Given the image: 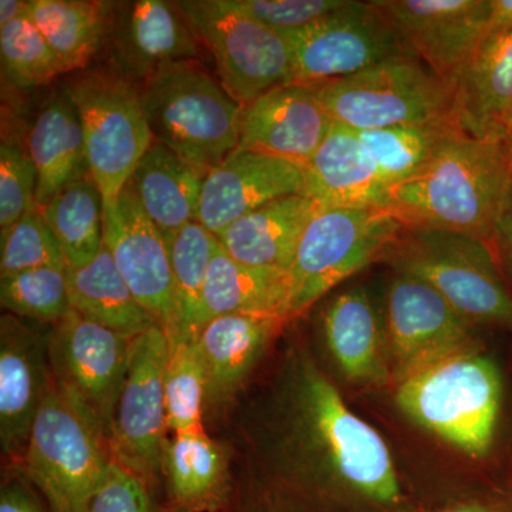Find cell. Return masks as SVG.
I'll return each instance as SVG.
<instances>
[{
    "label": "cell",
    "mask_w": 512,
    "mask_h": 512,
    "mask_svg": "<svg viewBox=\"0 0 512 512\" xmlns=\"http://www.w3.org/2000/svg\"><path fill=\"white\" fill-rule=\"evenodd\" d=\"M256 446L285 476L339 483L377 504L402 498L386 441L349 409L335 384L308 356L289 359Z\"/></svg>",
    "instance_id": "1"
},
{
    "label": "cell",
    "mask_w": 512,
    "mask_h": 512,
    "mask_svg": "<svg viewBox=\"0 0 512 512\" xmlns=\"http://www.w3.org/2000/svg\"><path fill=\"white\" fill-rule=\"evenodd\" d=\"M512 180V151L461 134L421 173L393 185L389 210L404 227L444 229L491 245Z\"/></svg>",
    "instance_id": "2"
},
{
    "label": "cell",
    "mask_w": 512,
    "mask_h": 512,
    "mask_svg": "<svg viewBox=\"0 0 512 512\" xmlns=\"http://www.w3.org/2000/svg\"><path fill=\"white\" fill-rule=\"evenodd\" d=\"M138 93L154 140L205 177L237 150L244 106L198 60L161 67Z\"/></svg>",
    "instance_id": "3"
},
{
    "label": "cell",
    "mask_w": 512,
    "mask_h": 512,
    "mask_svg": "<svg viewBox=\"0 0 512 512\" xmlns=\"http://www.w3.org/2000/svg\"><path fill=\"white\" fill-rule=\"evenodd\" d=\"M503 383L490 357L464 350L397 384L396 403L414 423L480 458L493 444Z\"/></svg>",
    "instance_id": "4"
},
{
    "label": "cell",
    "mask_w": 512,
    "mask_h": 512,
    "mask_svg": "<svg viewBox=\"0 0 512 512\" xmlns=\"http://www.w3.org/2000/svg\"><path fill=\"white\" fill-rule=\"evenodd\" d=\"M23 474L50 512H84L113 464L106 431L53 382L30 430Z\"/></svg>",
    "instance_id": "5"
},
{
    "label": "cell",
    "mask_w": 512,
    "mask_h": 512,
    "mask_svg": "<svg viewBox=\"0 0 512 512\" xmlns=\"http://www.w3.org/2000/svg\"><path fill=\"white\" fill-rule=\"evenodd\" d=\"M384 261L430 285L470 322L512 328V292L493 248L444 229L404 227Z\"/></svg>",
    "instance_id": "6"
},
{
    "label": "cell",
    "mask_w": 512,
    "mask_h": 512,
    "mask_svg": "<svg viewBox=\"0 0 512 512\" xmlns=\"http://www.w3.org/2000/svg\"><path fill=\"white\" fill-rule=\"evenodd\" d=\"M62 90L79 114L90 177L106 214L154 141L140 93L120 73L101 70L74 74Z\"/></svg>",
    "instance_id": "7"
},
{
    "label": "cell",
    "mask_w": 512,
    "mask_h": 512,
    "mask_svg": "<svg viewBox=\"0 0 512 512\" xmlns=\"http://www.w3.org/2000/svg\"><path fill=\"white\" fill-rule=\"evenodd\" d=\"M404 224L382 208H320L309 222L291 269V318L340 282L384 261Z\"/></svg>",
    "instance_id": "8"
},
{
    "label": "cell",
    "mask_w": 512,
    "mask_h": 512,
    "mask_svg": "<svg viewBox=\"0 0 512 512\" xmlns=\"http://www.w3.org/2000/svg\"><path fill=\"white\" fill-rule=\"evenodd\" d=\"M335 123L377 130L451 116V90L410 53L390 57L362 72L305 84Z\"/></svg>",
    "instance_id": "9"
},
{
    "label": "cell",
    "mask_w": 512,
    "mask_h": 512,
    "mask_svg": "<svg viewBox=\"0 0 512 512\" xmlns=\"http://www.w3.org/2000/svg\"><path fill=\"white\" fill-rule=\"evenodd\" d=\"M177 6L214 60L222 87L242 106L293 83L291 47L281 33L248 18L231 0H184Z\"/></svg>",
    "instance_id": "10"
},
{
    "label": "cell",
    "mask_w": 512,
    "mask_h": 512,
    "mask_svg": "<svg viewBox=\"0 0 512 512\" xmlns=\"http://www.w3.org/2000/svg\"><path fill=\"white\" fill-rule=\"evenodd\" d=\"M170 339L160 326L134 336L109 444L113 460L146 483L161 474L167 446L164 375Z\"/></svg>",
    "instance_id": "11"
},
{
    "label": "cell",
    "mask_w": 512,
    "mask_h": 512,
    "mask_svg": "<svg viewBox=\"0 0 512 512\" xmlns=\"http://www.w3.org/2000/svg\"><path fill=\"white\" fill-rule=\"evenodd\" d=\"M291 47L293 83L342 79L407 53L373 2H352L305 28L281 33Z\"/></svg>",
    "instance_id": "12"
},
{
    "label": "cell",
    "mask_w": 512,
    "mask_h": 512,
    "mask_svg": "<svg viewBox=\"0 0 512 512\" xmlns=\"http://www.w3.org/2000/svg\"><path fill=\"white\" fill-rule=\"evenodd\" d=\"M384 323L390 377L396 384L470 348L473 322L414 276L396 272Z\"/></svg>",
    "instance_id": "13"
},
{
    "label": "cell",
    "mask_w": 512,
    "mask_h": 512,
    "mask_svg": "<svg viewBox=\"0 0 512 512\" xmlns=\"http://www.w3.org/2000/svg\"><path fill=\"white\" fill-rule=\"evenodd\" d=\"M131 339L72 308L50 333V365L57 386L92 414L107 439L127 375Z\"/></svg>",
    "instance_id": "14"
},
{
    "label": "cell",
    "mask_w": 512,
    "mask_h": 512,
    "mask_svg": "<svg viewBox=\"0 0 512 512\" xmlns=\"http://www.w3.org/2000/svg\"><path fill=\"white\" fill-rule=\"evenodd\" d=\"M407 53L453 87L488 35L490 0H377Z\"/></svg>",
    "instance_id": "15"
},
{
    "label": "cell",
    "mask_w": 512,
    "mask_h": 512,
    "mask_svg": "<svg viewBox=\"0 0 512 512\" xmlns=\"http://www.w3.org/2000/svg\"><path fill=\"white\" fill-rule=\"evenodd\" d=\"M104 245L128 288L167 333L171 345L177 312L170 248L130 187L104 214Z\"/></svg>",
    "instance_id": "16"
},
{
    "label": "cell",
    "mask_w": 512,
    "mask_h": 512,
    "mask_svg": "<svg viewBox=\"0 0 512 512\" xmlns=\"http://www.w3.org/2000/svg\"><path fill=\"white\" fill-rule=\"evenodd\" d=\"M52 328L30 326L5 313L0 319V446L3 456L22 457L30 430L55 382L50 365Z\"/></svg>",
    "instance_id": "17"
},
{
    "label": "cell",
    "mask_w": 512,
    "mask_h": 512,
    "mask_svg": "<svg viewBox=\"0 0 512 512\" xmlns=\"http://www.w3.org/2000/svg\"><path fill=\"white\" fill-rule=\"evenodd\" d=\"M111 56L121 76L144 83L167 64L198 60L200 47L177 3H111Z\"/></svg>",
    "instance_id": "18"
},
{
    "label": "cell",
    "mask_w": 512,
    "mask_h": 512,
    "mask_svg": "<svg viewBox=\"0 0 512 512\" xmlns=\"http://www.w3.org/2000/svg\"><path fill=\"white\" fill-rule=\"evenodd\" d=\"M302 167L255 151L235 150L204 178L198 222L217 237L220 232L288 195L303 194Z\"/></svg>",
    "instance_id": "19"
},
{
    "label": "cell",
    "mask_w": 512,
    "mask_h": 512,
    "mask_svg": "<svg viewBox=\"0 0 512 512\" xmlns=\"http://www.w3.org/2000/svg\"><path fill=\"white\" fill-rule=\"evenodd\" d=\"M335 121L305 84H284L244 107L237 150L255 151L303 167Z\"/></svg>",
    "instance_id": "20"
},
{
    "label": "cell",
    "mask_w": 512,
    "mask_h": 512,
    "mask_svg": "<svg viewBox=\"0 0 512 512\" xmlns=\"http://www.w3.org/2000/svg\"><path fill=\"white\" fill-rule=\"evenodd\" d=\"M451 116L468 137L512 151V29L485 36L451 87Z\"/></svg>",
    "instance_id": "21"
},
{
    "label": "cell",
    "mask_w": 512,
    "mask_h": 512,
    "mask_svg": "<svg viewBox=\"0 0 512 512\" xmlns=\"http://www.w3.org/2000/svg\"><path fill=\"white\" fill-rule=\"evenodd\" d=\"M302 170L303 194L320 208L389 210L390 187L352 128L333 123Z\"/></svg>",
    "instance_id": "22"
},
{
    "label": "cell",
    "mask_w": 512,
    "mask_h": 512,
    "mask_svg": "<svg viewBox=\"0 0 512 512\" xmlns=\"http://www.w3.org/2000/svg\"><path fill=\"white\" fill-rule=\"evenodd\" d=\"M288 322L285 316L272 313H232L202 328L197 345L207 367V407L222 409L234 400Z\"/></svg>",
    "instance_id": "23"
},
{
    "label": "cell",
    "mask_w": 512,
    "mask_h": 512,
    "mask_svg": "<svg viewBox=\"0 0 512 512\" xmlns=\"http://www.w3.org/2000/svg\"><path fill=\"white\" fill-rule=\"evenodd\" d=\"M322 330L340 372L360 386H383L392 380L386 333L365 289L333 296L323 309Z\"/></svg>",
    "instance_id": "24"
},
{
    "label": "cell",
    "mask_w": 512,
    "mask_h": 512,
    "mask_svg": "<svg viewBox=\"0 0 512 512\" xmlns=\"http://www.w3.org/2000/svg\"><path fill=\"white\" fill-rule=\"evenodd\" d=\"M161 474L173 512H220L232 491L229 453L204 429L174 434L165 446Z\"/></svg>",
    "instance_id": "25"
},
{
    "label": "cell",
    "mask_w": 512,
    "mask_h": 512,
    "mask_svg": "<svg viewBox=\"0 0 512 512\" xmlns=\"http://www.w3.org/2000/svg\"><path fill=\"white\" fill-rule=\"evenodd\" d=\"M319 210L305 194L288 195L235 221L217 238L242 264L289 272L303 232Z\"/></svg>",
    "instance_id": "26"
},
{
    "label": "cell",
    "mask_w": 512,
    "mask_h": 512,
    "mask_svg": "<svg viewBox=\"0 0 512 512\" xmlns=\"http://www.w3.org/2000/svg\"><path fill=\"white\" fill-rule=\"evenodd\" d=\"M28 153L37 171V207L90 175L82 123L63 90L37 113L28 134Z\"/></svg>",
    "instance_id": "27"
},
{
    "label": "cell",
    "mask_w": 512,
    "mask_h": 512,
    "mask_svg": "<svg viewBox=\"0 0 512 512\" xmlns=\"http://www.w3.org/2000/svg\"><path fill=\"white\" fill-rule=\"evenodd\" d=\"M205 175L154 140L127 187L165 241L191 222H198Z\"/></svg>",
    "instance_id": "28"
},
{
    "label": "cell",
    "mask_w": 512,
    "mask_h": 512,
    "mask_svg": "<svg viewBox=\"0 0 512 512\" xmlns=\"http://www.w3.org/2000/svg\"><path fill=\"white\" fill-rule=\"evenodd\" d=\"M289 272L242 264L218 245L208 268L201 303V330L232 313H272L291 320Z\"/></svg>",
    "instance_id": "29"
},
{
    "label": "cell",
    "mask_w": 512,
    "mask_h": 512,
    "mask_svg": "<svg viewBox=\"0 0 512 512\" xmlns=\"http://www.w3.org/2000/svg\"><path fill=\"white\" fill-rule=\"evenodd\" d=\"M70 308L104 328L134 338L158 326L140 305L104 245L93 262L67 269Z\"/></svg>",
    "instance_id": "30"
},
{
    "label": "cell",
    "mask_w": 512,
    "mask_h": 512,
    "mask_svg": "<svg viewBox=\"0 0 512 512\" xmlns=\"http://www.w3.org/2000/svg\"><path fill=\"white\" fill-rule=\"evenodd\" d=\"M111 3L26 0V12L66 73L83 72L109 33Z\"/></svg>",
    "instance_id": "31"
},
{
    "label": "cell",
    "mask_w": 512,
    "mask_h": 512,
    "mask_svg": "<svg viewBox=\"0 0 512 512\" xmlns=\"http://www.w3.org/2000/svg\"><path fill=\"white\" fill-rule=\"evenodd\" d=\"M355 131L390 188L421 173L454 138L464 134L453 117Z\"/></svg>",
    "instance_id": "32"
},
{
    "label": "cell",
    "mask_w": 512,
    "mask_h": 512,
    "mask_svg": "<svg viewBox=\"0 0 512 512\" xmlns=\"http://www.w3.org/2000/svg\"><path fill=\"white\" fill-rule=\"evenodd\" d=\"M66 259L67 269L89 265L104 247L103 195L90 175L39 207Z\"/></svg>",
    "instance_id": "33"
},
{
    "label": "cell",
    "mask_w": 512,
    "mask_h": 512,
    "mask_svg": "<svg viewBox=\"0 0 512 512\" xmlns=\"http://www.w3.org/2000/svg\"><path fill=\"white\" fill-rule=\"evenodd\" d=\"M173 269L175 312L177 326L171 345L197 340L201 332V303L208 268L220 241L200 222L167 239Z\"/></svg>",
    "instance_id": "34"
},
{
    "label": "cell",
    "mask_w": 512,
    "mask_h": 512,
    "mask_svg": "<svg viewBox=\"0 0 512 512\" xmlns=\"http://www.w3.org/2000/svg\"><path fill=\"white\" fill-rule=\"evenodd\" d=\"M208 375L197 340L170 346L164 375L168 430L174 434L204 429Z\"/></svg>",
    "instance_id": "35"
},
{
    "label": "cell",
    "mask_w": 512,
    "mask_h": 512,
    "mask_svg": "<svg viewBox=\"0 0 512 512\" xmlns=\"http://www.w3.org/2000/svg\"><path fill=\"white\" fill-rule=\"evenodd\" d=\"M0 303L10 315L55 325L70 309L67 268L45 266L0 275Z\"/></svg>",
    "instance_id": "36"
},
{
    "label": "cell",
    "mask_w": 512,
    "mask_h": 512,
    "mask_svg": "<svg viewBox=\"0 0 512 512\" xmlns=\"http://www.w3.org/2000/svg\"><path fill=\"white\" fill-rule=\"evenodd\" d=\"M2 72L19 89H35L55 82L66 70L28 12L0 28Z\"/></svg>",
    "instance_id": "37"
},
{
    "label": "cell",
    "mask_w": 512,
    "mask_h": 512,
    "mask_svg": "<svg viewBox=\"0 0 512 512\" xmlns=\"http://www.w3.org/2000/svg\"><path fill=\"white\" fill-rule=\"evenodd\" d=\"M45 266L67 268L56 235L37 205L0 235V275L19 274Z\"/></svg>",
    "instance_id": "38"
},
{
    "label": "cell",
    "mask_w": 512,
    "mask_h": 512,
    "mask_svg": "<svg viewBox=\"0 0 512 512\" xmlns=\"http://www.w3.org/2000/svg\"><path fill=\"white\" fill-rule=\"evenodd\" d=\"M37 171L18 144H0V228L16 224L36 205Z\"/></svg>",
    "instance_id": "39"
},
{
    "label": "cell",
    "mask_w": 512,
    "mask_h": 512,
    "mask_svg": "<svg viewBox=\"0 0 512 512\" xmlns=\"http://www.w3.org/2000/svg\"><path fill=\"white\" fill-rule=\"evenodd\" d=\"M348 0H231L239 12L278 33L293 32L325 18Z\"/></svg>",
    "instance_id": "40"
},
{
    "label": "cell",
    "mask_w": 512,
    "mask_h": 512,
    "mask_svg": "<svg viewBox=\"0 0 512 512\" xmlns=\"http://www.w3.org/2000/svg\"><path fill=\"white\" fill-rule=\"evenodd\" d=\"M84 512H156L148 484L113 461Z\"/></svg>",
    "instance_id": "41"
},
{
    "label": "cell",
    "mask_w": 512,
    "mask_h": 512,
    "mask_svg": "<svg viewBox=\"0 0 512 512\" xmlns=\"http://www.w3.org/2000/svg\"><path fill=\"white\" fill-rule=\"evenodd\" d=\"M491 248L497 256L505 281L507 284L512 282V180L495 225Z\"/></svg>",
    "instance_id": "42"
},
{
    "label": "cell",
    "mask_w": 512,
    "mask_h": 512,
    "mask_svg": "<svg viewBox=\"0 0 512 512\" xmlns=\"http://www.w3.org/2000/svg\"><path fill=\"white\" fill-rule=\"evenodd\" d=\"M0 512H42L35 498L20 484H5L0 493Z\"/></svg>",
    "instance_id": "43"
},
{
    "label": "cell",
    "mask_w": 512,
    "mask_h": 512,
    "mask_svg": "<svg viewBox=\"0 0 512 512\" xmlns=\"http://www.w3.org/2000/svg\"><path fill=\"white\" fill-rule=\"evenodd\" d=\"M490 5L488 33L512 29V0H490Z\"/></svg>",
    "instance_id": "44"
},
{
    "label": "cell",
    "mask_w": 512,
    "mask_h": 512,
    "mask_svg": "<svg viewBox=\"0 0 512 512\" xmlns=\"http://www.w3.org/2000/svg\"><path fill=\"white\" fill-rule=\"evenodd\" d=\"M26 13V0H2L0 2V28Z\"/></svg>",
    "instance_id": "45"
},
{
    "label": "cell",
    "mask_w": 512,
    "mask_h": 512,
    "mask_svg": "<svg viewBox=\"0 0 512 512\" xmlns=\"http://www.w3.org/2000/svg\"><path fill=\"white\" fill-rule=\"evenodd\" d=\"M444 512H491L488 508L483 507V505L477 504H467L460 505V507L450 508V510Z\"/></svg>",
    "instance_id": "46"
}]
</instances>
